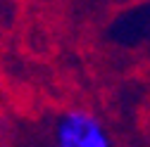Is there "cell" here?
<instances>
[{"instance_id": "obj_1", "label": "cell", "mask_w": 150, "mask_h": 147, "mask_svg": "<svg viewBox=\"0 0 150 147\" xmlns=\"http://www.w3.org/2000/svg\"><path fill=\"white\" fill-rule=\"evenodd\" d=\"M52 138L57 147H112L105 123L86 109H69L60 114L52 128Z\"/></svg>"}]
</instances>
